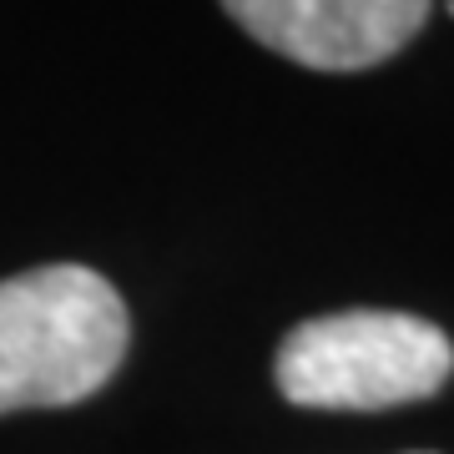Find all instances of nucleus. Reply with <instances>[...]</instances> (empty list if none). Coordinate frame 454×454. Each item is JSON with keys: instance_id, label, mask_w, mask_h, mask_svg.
<instances>
[{"instance_id": "1", "label": "nucleus", "mask_w": 454, "mask_h": 454, "mask_svg": "<svg viewBox=\"0 0 454 454\" xmlns=\"http://www.w3.org/2000/svg\"><path fill=\"white\" fill-rule=\"evenodd\" d=\"M127 303L82 262L0 283V414L82 404L127 358Z\"/></svg>"}, {"instance_id": "2", "label": "nucleus", "mask_w": 454, "mask_h": 454, "mask_svg": "<svg viewBox=\"0 0 454 454\" xmlns=\"http://www.w3.org/2000/svg\"><path fill=\"white\" fill-rule=\"evenodd\" d=\"M454 343L429 318L348 309L298 324L278 348V389L298 409H394L439 394Z\"/></svg>"}, {"instance_id": "3", "label": "nucleus", "mask_w": 454, "mask_h": 454, "mask_svg": "<svg viewBox=\"0 0 454 454\" xmlns=\"http://www.w3.org/2000/svg\"><path fill=\"white\" fill-rule=\"evenodd\" d=\"M268 51L313 71H364L419 35L434 0H223Z\"/></svg>"}]
</instances>
